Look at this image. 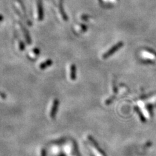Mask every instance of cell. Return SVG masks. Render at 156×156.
Segmentation results:
<instances>
[{"label": "cell", "mask_w": 156, "mask_h": 156, "mask_svg": "<svg viewBox=\"0 0 156 156\" xmlns=\"http://www.w3.org/2000/svg\"><path fill=\"white\" fill-rule=\"evenodd\" d=\"M123 45V44L122 42H119L116 44L115 46H114L113 48L111 49H110L109 51H107V53L103 55V59H107V57H109V56H111V55H113L114 53H115V51H116L118 50H119V49L122 47Z\"/></svg>", "instance_id": "obj_1"}, {"label": "cell", "mask_w": 156, "mask_h": 156, "mask_svg": "<svg viewBox=\"0 0 156 156\" xmlns=\"http://www.w3.org/2000/svg\"><path fill=\"white\" fill-rule=\"evenodd\" d=\"M58 105H59L58 100H55L54 101L53 106V107L51 108V113H50V116L51 118H53L55 116L57 109L58 108Z\"/></svg>", "instance_id": "obj_2"}, {"label": "cell", "mask_w": 156, "mask_h": 156, "mask_svg": "<svg viewBox=\"0 0 156 156\" xmlns=\"http://www.w3.org/2000/svg\"><path fill=\"white\" fill-rule=\"evenodd\" d=\"M70 78L72 80H75L76 79V67L74 65H72L71 67V75Z\"/></svg>", "instance_id": "obj_3"}, {"label": "cell", "mask_w": 156, "mask_h": 156, "mask_svg": "<svg viewBox=\"0 0 156 156\" xmlns=\"http://www.w3.org/2000/svg\"><path fill=\"white\" fill-rule=\"evenodd\" d=\"M51 61H46L45 63L44 64H42L40 66V69H44V68H46V67H48V66H50L51 64Z\"/></svg>", "instance_id": "obj_4"}]
</instances>
